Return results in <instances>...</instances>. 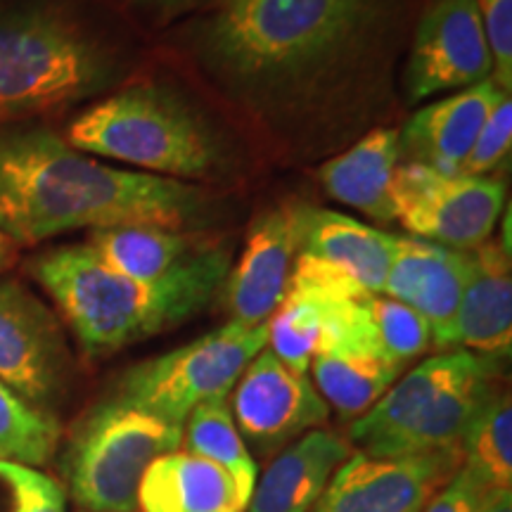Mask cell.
<instances>
[{
  "label": "cell",
  "mask_w": 512,
  "mask_h": 512,
  "mask_svg": "<svg viewBox=\"0 0 512 512\" xmlns=\"http://www.w3.org/2000/svg\"><path fill=\"white\" fill-rule=\"evenodd\" d=\"M408 0H219L190 24L197 60L254 110L294 107L396 41Z\"/></svg>",
  "instance_id": "1"
},
{
  "label": "cell",
  "mask_w": 512,
  "mask_h": 512,
  "mask_svg": "<svg viewBox=\"0 0 512 512\" xmlns=\"http://www.w3.org/2000/svg\"><path fill=\"white\" fill-rule=\"evenodd\" d=\"M214 219L200 185L110 166L48 128H0V233L17 247L86 228L195 233Z\"/></svg>",
  "instance_id": "2"
},
{
  "label": "cell",
  "mask_w": 512,
  "mask_h": 512,
  "mask_svg": "<svg viewBox=\"0 0 512 512\" xmlns=\"http://www.w3.org/2000/svg\"><path fill=\"white\" fill-rule=\"evenodd\" d=\"M29 271L81 349L88 356H110L207 309L226 283L230 259L219 247H202L164 280L143 283L107 266L86 242L34 256Z\"/></svg>",
  "instance_id": "3"
},
{
  "label": "cell",
  "mask_w": 512,
  "mask_h": 512,
  "mask_svg": "<svg viewBox=\"0 0 512 512\" xmlns=\"http://www.w3.org/2000/svg\"><path fill=\"white\" fill-rule=\"evenodd\" d=\"M121 57L55 3L0 10V128L48 117L114 86Z\"/></svg>",
  "instance_id": "4"
},
{
  "label": "cell",
  "mask_w": 512,
  "mask_h": 512,
  "mask_svg": "<svg viewBox=\"0 0 512 512\" xmlns=\"http://www.w3.org/2000/svg\"><path fill=\"white\" fill-rule=\"evenodd\" d=\"M86 155L171 181H211L228 171L230 150L192 102L162 83H138L95 102L67 128Z\"/></svg>",
  "instance_id": "5"
},
{
  "label": "cell",
  "mask_w": 512,
  "mask_h": 512,
  "mask_svg": "<svg viewBox=\"0 0 512 512\" xmlns=\"http://www.w3.org/2000/svg\"><path fill=\"white\" fill-rule=\"evenodd\" d=\"M183 444V427L110 396L74 427L64 453V475L81 508L138 510V486L157 458Z\"/></svg>",
  "instance_id": "6"
},
{
  "label": "cell",
  "mask_w": 512,
  "mask_h": 512,
  "mask_svg": "<svg viewBox=\"0 0 512 512\" xmlns=\"http://www.w3.org/2000/svg\"><path fill=\"white\" fill-rule=\"evenodd\" d=\"M266 347L268 323L242 325L228 320L195 342L126 370L112 396L183 427L197 406L228 399L242 370Z\"/></svg>",
  "instance_id": "7"
},
{
  "label": "cell",
  "mask_w": 512,
  "mask_h": 512,
  "mask_svg": "<svg viewBox=\"0 0 512 512\" xmlns=\"http://www.w3.org/2000/svg\"><path fill=\"white\" fill-rule=\"evenodd\" d=\"M396 221L413 238L470 252L494 233L505 204L496 176L441 174L422 164H399L392 178Z\"/></svg>",
  "instance_id": "8"
},
{
  "label": "cell",
  "mask_w": 512,
  "mask_h": 512,
  "mask_svg": "<svg viewBox=\"0 0 512 512\" xmlns=\"http://www.w3.org/2000/svg\"><path fill=\"white\" fill-rule=\"evenodd\" d=\"M72 380L60 320L17 280H0V382L48 411Z\"/></svg>",
  "instance_id": "9"
},
{
  "label": "cell",
  "mask_w": 512,
  "mask_h": 512,
  "mask_svg": "<svg viewBox=\"0 0 512 512\" xmlns=\"http://www.w3.org/2000/svg\"><path fill=\"white\" fill-rule=\"evenodd\" d=\"M494 74L477 0H434L415 27L406 64V93L413 102L465 91Z\"/></svg>",
  "instance_id": "10"
},
{
  "label": "cell",
  "mask_w": 512,
  "mask_h": 512,
  "mask_svg": "<svg viewBox=\"0 0 512 512\" xmlns=\"http://www.w3.org/2000/svg\"><path fill=\"white\" fill-rule=\"evenodd\" d=\"M460 465V451L403 458L351 453L311 512H422Z\"/></svg>",
  "instance_id": "11"
},
{
  "label": "cell",
  "mask_w": 512,
  "mask_h": 512,
  "mask_svg": "<svg viewBox=\"0 0 512 512\" xmlns=\"http://www.w3.org/2000/svg\"><path fill=\"white\" fill-rule=\"evenodd\" d=\"M230 413L245 444L249 441L259 451L287 446L330 420V406L309 373L285 366L268 347L235 382Z\"/></svg>",
  "instance_id": "12"
},
{
  "label": "cell",
  "mask_w": 512,
  "mask_h": 512,
  "mask_svg": "<svg viewBox=\"0 0 512 512\" xmlns=\"http://www.w3.org/2000/svg\"><path fill=\"white\" fill-rule=\"evenodd\" d=\"M297 254V204L268 209L254 219L238 266L223 283L230 320L266 325L283 304Z\"/></svg>",
  "instance_id": "13"
},
{
  "label": "cell",
  "mask_w": 512,
  "mask_h": 512,
  "mask_svg": "<svg viewBox=\"0 0 512 512\" xmlns=\"http://www.w3.org/2000/svg\"><path fill=\"white\" fill-rule=\"evenodd\" d=\"M470 278V252H458L420 238H399L382 294L411 306L430 323L439 351Z\"/></svg>",
  "instance_id": "14"
},
{
  "label": "cell",
  "mask_w": 512,
  "mask_h": 512,
  "mask_svg": "<svg viewBox=\"0 0 512 512\" xmlns=\"http://www.w3.org/2000/svg\"><path fill=\"white\" fill-rule=\"evenodd\" d=\"M512 347V273L510 249L486 240L470 249V278L456 318L439 351L465 349L484 356H510Z\"/></svg>",
  "instance_id": "15"
},
{
  "label": "cell",
  "mask_w": 512,
  "mask_h": 512,
  "mask_svg": "<svg viewBox=\"0 0 512 512\" xmlns=\"http://www.w3.org/2000/svg\"><path fill=\"white\" fill-rule=\"evenodd\" d=\"M508 95L494 79H486L422 107L399 131L401 155L441 174H460L484 121Z\"/></svg>",
  "instance_id": "16"
},
{
  "label": "cell",
  "mask_w": 512,
  "mask_h": 512,
  "mask_svg": "<svg viewBox=\"0 0 512 512\" xmlns=\"http://www.w3.org/2000/svg\"><path fill=\"white\" fill-rule=\"evenodd\" d=\"M351 453L349 439L337 432L318 427L302 434L256 477L245 512H311Z\"/></svg>",
  "instance_id": "17"
},
{
  "label": "cell",
  "mask_w": 512,
  "mask_h": 512,
  "mask_svg": "<svg viewBox=\"0 0 512 512\" xmlns=\"http://www.w3.org/2000/svg\"><path fill=\"white\" fill-rule=\"evenodd\" d=\"M299 254L316 256L344 268L363 290L382 294L392 266L396 235L339 214V211L297 204Z\"/></svg>",
  "instance_id": "18"
},
{
  "label": "cell",
  "mask_w": 512,
  "mask_h": 512,
  "mask_svg": "<svg viewBox=\"0 0 512 512\" xmlns=\"http://www.w3.org/2000/svg\"><path fill=\"white\" fill-rule=\"evenodd\" d=\"M138 508L143 512H245L247 501L223 467L174 451L145 470L138 486Z\"/></svg>",
  "instance_id": "19"
},
{
  "label": "cell",
  "mask_w": 512,
  "mask_h": 512,
  "mask_svg": "<svg viewBox=\"0 0 512 512\" xmlns=\"http://www.w3.org/2000/svg\"><path fill=\"white\" fill-rule=\"evenodd\" d=\"M399 164V128H375L344 155L320 166V183L330 197L370 219L396 221L392 178Z\"/></svg>",
  "instance_id": "20"
},
{
  "label": "cell",
  "mask_w": 512,
  "mask_h": 512,
  "mask_svg": "<svg viewBox=\"0 0 512 512\" xmlns=\"http://www.w3.org/2000/svg\"><path fill=\"white\" fill-rule=\"evenodd\" d=\"M88 245L114 271L143 283L164 280L204 247L195 233L159 226L91 230Z\"/></svg>",
  "instance_id": "21"
},
{
  "label": "cell",
  "mask_w": 512,
  "mask_h": 512,
  "mask_svg": "<svg viewBox=\"0 0 512 512\" xmlns=\"http://www.w3.org/2000/svg\"><path fill=\"white\" fill-rule=\"evenodd\" d=\"M318 394L342 418H361L403 375V368L366 354H318L311 361Z\"/></svg>",
  "instance_id": "22"
},
{
  "label": "cell",
  "mask_w": 512,
  "mask_h": 512,
  "mask_svg": "<svg viewBox=\"0 0 512 512\" xmlns=\"http://www.w3.org/2000/svg\"><path fill=\"white\" fill-rule=\"evenodd\" d=\"M183 444L185 453L223 467L238 484L242 498L249 503L259 470H256L245 439L235 427L228 399L207 401L197 406L183 422Z\"/></svg>",
  "instance_id": "23"
},
{
  "label": "cell",
  "mask_w": 512,
  "mask_h": 512,
  "mask_svg": "<svg viewBox=\"0 0 512 512\" xmlns=\"http://www.w3.org/2000/svg\"><path fill=\"white\" fill-rule=\"evenodd\" d=\"M463 470L484 494L512 486V403L510 394L496 392L467 430Z\"/></svg>",
  "instance_id": "24"
},
{
  "label": "cell",
  "mask_w": 512,
  "mask_h": 512,
  "mask_svg": "<svg viewBox=\"0 0 512 512\" xmlns=\"http://www.w3.org/2000/svg\"><path fill=\"white\" fill-rule=\"evenodd\" d=\"M335 297L342 294L287 290L283 304L268 320V349L285 366L297 373H309L313 356L323 342L328 304Z\"/></svg>",
  "instance_id": "25"
},
{
  "label": "cell",
  "mask_w": 512,
  "mask_h": 512,
  "mask_svg": "<svg viewBox=\"0 0 512 512\" xmlns=\"http://www.w3.org/2000/svg\"><path fill=\"white\" fill-rule=\"evenodd\" d=\"M60 437L62 427L53 415L0 382V460L41 467L55 456Z\"/></svg>",
  "instance_id": "26"
},
{
  "label": "cell",
  "mask_w": 512,
  "mask_h": 512,
  "mask_svg": "<svg viewBox=\"0 0 512 512\" xmlns=\"http://www.w3.org/2000/svg\"><path fill=\"white\" fill-rule=\"evenodd\" d=\"M370 320L377 349L384 361L406 368L408 363L432 349V328L418 311L384 294H368Z\"/></svg>",
  "instance_id": "27"
},
{
  "label": "cell",
  "mask_w": 512,
  "mask_h": 512,
  "mask_svg": "<svg viewBox=\"0 0 512 512\" xmlns=\"http://www.w3.org/2000/svg\"><path fill=\"white\" fill-rule=\"evenodd\" d=\"M0 482L8 486L12 512H67L62 484L38 467L0 460Z\"/></svg>",
  "instance_id": "28"
},
{
  "label": "cell",
  "mask_w": 512,
  "mask_h": 512,
  "mask_svg": "<svg viewBox=\"0 0 512 512\" xmlns=\"http://www.w3.org/2000/svg\"><path fill=\"white\" fill-rule=\"evenodd\" d=\"M512 147V102L510 95L498 102L489 119L484 121L482 131L472 145L460 174L465 176H494V171L503 162H508Z\"/></svg>",
  "instance_id": "29"
},
{
  "label": "cell",
  "mask_w": 512,
  "mask_h": 512,
  "mask_svg": "<svg viewBox=\"0 0 512 512\" xmlns=\"http://www.w3.org/2000/svg\"><path fill=\"white\" fill-rule=\"evenodd\" d=\"M494 79L505 93L512 88V0H477Z\"/></svg>",
  "instance_id": "30"
},
{
  "label": "cell",
  "mask_w": 512,
  "mask_h": 512,
  "mask_svg": "<svg viewBox=\"0 0 512 512\" xmlns=\"http://www.w3.org/2000/svg\"><path fill=\"white\" fill-rule=\"evenodd\" d=\"M484 491L479 489L475 479L460 467L456 477L448 482L439 494H434L422 512H479L484 501Z\"/></svg>",
  "instance_id": "31"
},
{
  "label": "cell",
  "mask_w": 512,
  "mask_h": 512,
  "mask_svg": "<svg viewBox=\"0 0 512 512\" xmlns=\"http://www.w3.org/2000/svg\"><path fill=\"white\" fill-rule=\"evenodd\" d=\"M121 3L138 10L140 15L157 19V22H171V19L190 15V12L209 10L219 0H121Z\"/></svg>",
  "instance_id": "32"
},
{
  "label": "cell",
  "mask_w": 512,
  "mask_h": 512,
  "mask_svg": "<svg viewBox=\"0 0 512 512\" xmlns=\"http://www.w3.org/2000/svg\"><path fill=\"white\" fill-rule=\"evenodd\" d=\"M19 254V247L12 242L8 235L0 233V275L8 273L12 266H15Z\"/></svg>",
  "instance_id": "33"
}]
</instances>
